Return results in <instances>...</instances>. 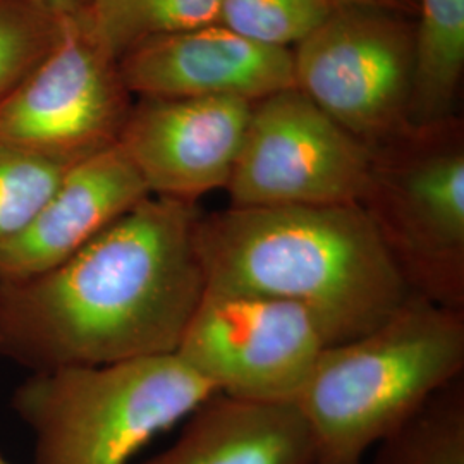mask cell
<instances>
[{"mask_svg": "<svg viewBox=\"0 0 464 464\" xmlns=\"http://www.w3.org/2000/svg\"><path fill=\"white\" fill-rule=\"evenodd\" d=\"M63 17L34 0H0V102L45 59Z\"/></svg>", "mask_w": 464, "mask_h": 464, "instance_id": "obj_19", "label": "cell"}, {"mask_svg": "<svg viewBox=\"0 0 464 464\" xmlns=\"http://www.w3.org/2000/svg\"><path fill=\"white\" fill-rule=\"evenodd\" d=\"M327 346L298 304L207 287L176 354L218 394L295 404Z\"/></svg>", "mask_w": 464, "mask_h": 464, "instance_id": "obj_8", "label": "cell"}, {"mask_svg": "<svg viewBox=\"0 0 464 464\" xmlns=\"http://www.w3.org/2000/svg\"><path fill=\"white\" fill-rule=\"evenodd\" d=\"M216 387L172 354L32 372L13 396L34 464H130Z\"/></svg>", "mask_w": 464, "mask_h": 464, "instance_id": "obj_4", "label": "cell"}, {"mask_svg": "<svg viewBox=\"0 0 464 464\" xmlns=\"http://www.w3.org/2000/svg\"><path fill=\"white\" fill-rule=\"evenodd\" d=\"M0 464H11L7 459H5V456L0 452Z\"/></svg>", "mask_w": 464, "mask_h": 464, "instance_id": "obj_22", "label": "cell"}, {"mask_svg": "<svg viewBox=\"0 0 464 464\" xmlns=\"http://www.w3.org/2000/svg\"><path fill=\"white\" fill-rule=\"evenodd\" d=\"M140 172L119 145L71 167L26 229L0 249V279L47 272L149 197Z\"/></svg>", "mask_w": 464, "mask_h": 464, "instance_id": "obj_12", "label": "cell"}, {"mask_svg": "<svg viewBox=\"0 0 464 464\" xmlns=\"http://www.w3.org/2000/svg\"><path fill=\"white\" fill-rule=\"evenodd\" d=\"M131 107L119 59L84 13L64 16L45 59L0 102V140L78 164L117 145Z\"/></svg>", "mask_w": 464, "mask_h": 464, "instance_id": "obj_9", "label": "cell"}, {"mask_svg": "<svg viewBox=\"0 0 464 464\" xmlns=\"http://www.w3.org/2000/svg\"><path fill=\"white\" fill-rule=\"evenodd\" d=\"M122 83L141 99L262 100L295 88L293 52L222 24L153 36L119 57Z\"/></svg>", "mask_w": 464, "mask_h": 464, "instance_id": "obj_11", "label": "cell"}, {"mask_svg": "<svg viewBox=\"0 0 464 464\" xmlns=\"http://www.w3.org/2000/svg\"><path fill=\"white\" fill-rule=\"evenodd\" d=\"M334 5H366L391 13H408L416 7V0H331Z\"/></svg>", "mask_w": 464, "mask_h": 464, "instance_id": "obj_20", "label": "cell"}, {"mask_svg": "<svg viewBox=\"0 0 464 464\" xmlns=\"http://www.w3.org/2000/svg\"><path fill=\"white\" fill-rule=\"evenodd\" d=\"M463 372L464 312L411 293L377 329L320 354L295 402L314 439V464H365Z\"/></svg>", "mask_w": 464, "mask_h": 464, "instance_id": "obj_3", "label": "cell"}, {"mask_svg": "<svg viewBox=\"0 0 464 464\" xmlns=\"http://www.w3.org/2000/svg\"><path fill=\"white\" fill-rule=\"evenodd\" d=\"M72 166L0 140V249L26 229Z\"/></svg>", "mask_w": 464, "mask_h": 464, "instance_id": "obj_17", "label": "cell"}, {"mask_svg": "<svg viewBox=\"0 0 464 464\" xmlns=\"http://www.w3.org/2000/svg\"><path fill=\"white\" fill-rule=\"evenodd\" d=\"M83 13L100 42L119 59L153 36L216 24L218 0H90Z\"/></svg>", "mask_w": 464, "mask_h": 464, "instance_id": "obj_15", "label": "cell"}, {"mask_svg": "<svg viewBox=\"0 0 464 464\" xmlns=\"http://www.w3.org/2000/svg\"><path fill=\"white\" fill-rule=\"evenodd\" d=\"M373 151L296 88L253 105L229 183L231 207L362 203Z\"/></svg>", "mask_w": 464, "mask_h": 464, "instance_id": "obj_7", "label": "cell"}, {"mask_svg": "<svg viewBox=\"0 0 464 464\" xmlns=\"http://www.w3.org/2000/svg\"><path fill=\"white\" fill-rule=\"evenodd\" d=\"M413 34L377 7L334 5L293 53L295 88L370 149L408 130Z\"/></svg>", "mask_w": 464, "mask_h": 464, "instance_id": "obj_6", "label": "cell"}, {"mask_svg": "<svg viewBox=\"0 0 464 464\" xmlns=\"http://www.w3.org/2000/svg\"><path fill=\"white\" fill-rule=\"evenodd\" d=\"M373 449L368 464H464L463 377Z\"/></svg>", "mask_w": 464, "mask_h": 464, "instance_id": "obj_16", "label": "cell"}, {"mask_svg": "<svg viewBox=\"0 0 464 464\" xmlns=\"http://www.w3.org/2000/svg\"><path fill=\"white\" fill-rule=\"evenodd\" d=\"M199 217L149 195L63 264L0 279V354L45 372L176 353L207 289Z\"/></svg>", "mask_w": 464, "mask_h": 464, "instance_id": "obj_1", "label": "cell"}, {"mask_svg": "<svg viewBox=\"0 0 464 464\" xmlns=\"http://www.w3.org/2000/svg\"><path fill=\"white\" fill-rule=\"evenodd\" d=\"M207 287L298 304L329 346L377 329L408 299L362 203L229 207L195 232Z\"/></svg>", "mask_w": 464, "mask_h": 464, "instance_id": "obj_2", "label": "cell"}, {"mask_svg": "<svg viewBox=\"0 0 464 464\" xmlns=\"http://www.w3.org/2000/svg\"><path fill=\"white\" fill-rule=\"evenodd\" d=\"M408 130L448 124L464 66V0H418Z\"/></svg>", "mask_w": 464, "mask_h": 464, "instance_id": "obj_14", "label": "cell"}, {"mask_svg": "<svg viewBox=\"0 0 464 464\" xmlns=\"http://www.w3.org/2000/svg\"><path fill=\"white\" fill-rule=\"evenodd\" d=\"M331 0H218L217 23L251 42L298 45L331 14Z\"/></svg>", "mask_w": 464, "mask_h": 464, "instance_id": "obj_18", "label": "cell"}, {"mask_svg": "<svg viewBox=\"0 0 464 464\" xmlns=\"http://www.w3.org/2000/svg\"><path fill=\"white\" fill-rule=\"evenodd\" d=\"M362 205L408 289L464 312V147L454 124L372 149Z\"/></svg>", "mask_w": 464, "mask_h": 464, "instance_id": "obj_5", "label": "cell"}, {"mask_svg": "<svg viewBox=\"0 0 464 464\" xmlns=\"http://www.w3.org/2000/svg\"><path fill=\"white\" fill-rule=\"evenodd\" d=\"M314 439L296 404L214 394L178 439L141 464H314Z\"/></svg>", "mask_w": 464, "mask_h": 464, "instance_id": "obj_13", "label": "cell"}, {"mask_svg": "<svg viewBox=\"0 0 464 464\" xmlns=\"http://www.w3.org/2000/svg\"><path fill=\"white\" fill-rule=\"evenodd\" d=\"M253 105L229 97L141 99L117 145L150 195L197 203L229 183Z\"/></svg>", "mask_w": 464, "mask_h": 464, "instance_id": "obj_10", "label": "cell"}, {"mask_svg": "<svg viewBox=\"0 0 464 464\" xmlns=\"http://www.w3.org/2000/svg\"><path fill=\"white\" fill-rule=\"evenodd\" d=\"M34 2H38L40 5H44L57 16L80 14L90 4V0H34Z\"/></svg>", "mask_w": 464, "mask_h": 464, "instance_id": "obj_21", "label": "cell"}]
</instances>
